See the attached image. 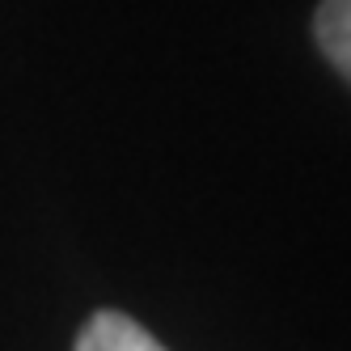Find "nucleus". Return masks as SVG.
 Segmentation results:
<instances>
[{
  "label": "nucleus",
  "instance_id": "f257e3e1",
  "mask_svg": "<svg viewBox=\"0 0 351 351\" xmlns=\"http://www.w3.org/2000/svg\"><path fill=\"white\" fill-rule=\"evenodd\" d=\"M72 351H165V347L128 313L102 309L85 322V330L77 335V347Z\"/></svg>",
  "mask_w": 351,
  "mask_h": 351
},
{
  "label": "nucleus",
  "instance_id": "f03ea898",
  "mask_svg": "<svg viewBox=\"0 0 351 351\" xmlns=\"http://www.w3.org/2000/svg\"><path fill=\"white\" fill-rule=\"evenodd\" d=\"M313 34H317L322 56L351 85V0H322L313 17Z\"/></svg>",
  "mask_w": 351,
  "mask_h": 351
}]
</instances>
